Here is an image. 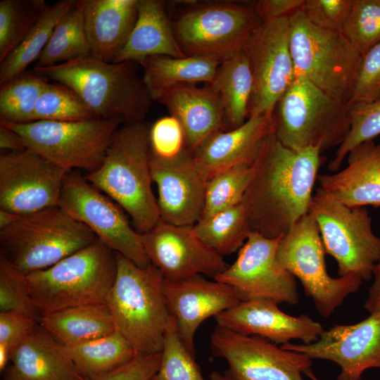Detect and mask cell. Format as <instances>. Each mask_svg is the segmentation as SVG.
Here are the masks:
<instances>
[{
  "label": "cell",
  "mask_w": 380,
  "mask_h": 380,
  "mask_svg": "<svg viewBox=\"0 0 380 380\" xmlns=\"http://www.w3.org/2000/svg\"><path fill=\"white\" fill-rule=\"evenodd\" d=\"M321 153L317 147L289 148L274 132L266 138L243 198L253 231L277 239L308 213Z\"/></svg>",
  "instance_id": "1"
},
{
  "label": "cell",
  "mask_w": 380,
  "mask_h": 380,
  "mask_svg": "<svg viewBox=\"0 0 380 380\" xmlns=\"http://www.w3.org/2000/svg\"><path fill=\"white\" fill-rule=\"evenodd\" d=\"M150 127L144 121L124 123L113 134L101 166L84 176L129 215L139 234L160 220L152 191Z\"/></svg>",
  "instance_id": "2"
},
{
  "label": "cell",
  "mask_w": 380,
  "mask_h": 380,
  "mask_svg": "<svg viewBox=\"0 0 380 380\" xmlns=\"http://www.w3.org/2000/svg\"><path fill=\"white\" fill-rule=\"evenodd\" d=\"M136 63H110L91 56L33 70L76 92L99 119L142 122L152 103Z\"/></svg>",
  "instance_id": "3"
},
{
  "label": "cell",
  "mask_w": 380,
  "mask_h": 380,
  "mask_svg": "<svg viewBox=\"0 0 380 380\" xmlns=\"http://www.w3.org/2000/svg\"><path fill=\"white\" fill-rule=\"evenodd\" d=\"M115 254L116 277L105 303L116 330L138 354L161 352L171 318L163 292L164 277L151 263L142 268Z\"/></svg>",
  "instance_id": "4"
},
{
  "label": "cell",
  "mask_w": 380,
  "mask_h": 380,
  "mask_svg": "<svg viewBox=\"0 0 380 380\" xmlns=\"http://www.w3.org/2000/svg\"><path fill=\"white\" fill-rule=\"evenodd\" d=\"M115 252L96 238L55 265L27 275L40 317L76 306L106 303L116 277Z\"/></svg>",
  "instance_id": "5"
},
{
  "label": "cell",
  "mask_w": 380,
  "mask_h": 380,
  "mask_svg": "<svg viewBox=\"0 0 380 380\" xmlns=\"http://www.w3.org/2000/svg\"><path fill=\"white\" fill-rule=\"evenodd\" d=\"M274 134L285 146L321 152L339 146L350 127V106L329 95L302 75H296L278 101Z\"/></svg>",
  "instance_id": "6"
},
{
  "label": "cell",
  "mask_w": 380,
  "mask_h": 380,
  "mask_svg": "<svg viewBox=\"0 0 380 380\" xmlns=\"http://www.w3.org/2000/svg\"><path fill=\"white\" fill-rule=\"evenodd\" d=\"M96 238L57 206L21 216L0 229V256L27 275L51 267Z\"/></svg>",
  "instance_id": "7"
},
{
  "label": "cell",
  "mask_w": 380,
  "mask_h": 380,
  "mask_svg": "<svg viewBox=\"0 0 380 380\" xmlns=\"http://www.w3.org/2000/svg\"><path fill=\"white\" fill-rule=\"evenodd\" d=\"M186 4L171 24L180 48L188 56L222 63L243 51L262 23L253 4L189 1Z\"/></svg>",
  "instance_id": "8"
},
{
  "label": "cell",
  "mask_w": 380,
  "mask_h": 380,
  "mask_svg": "<svg viewBox=\"0 0 380 380\" xmlns=\"http://www.w3.org/2000/svg\"><path fill=\"white\" fill-rule=\"evenodd\" d=\"M289 20L295 75H303L329 95L348 104L362 56L341 32L311 23L302 8Z\"/></svg>",
  "instance_id": "9"
},
{
  "label": "cell",
  "mask_w": 380,
  "mask_h": 380,
  "mask_svg": "<svg viewBox=\"0 0 380 380\" xmlns=\"http://www.w3.org/2000/svg\"><path fill=\"white\" fill-rule=\"evenodd\" d=\"M308 213L315 219L326 253L338 264V275L368 281L380 260V238L365 207H349L318 187Z\"/></svg>",
  "instance_id": "10"
},
{
  "label": "cell",
  "mask_w": 380,
  "mask_h": 380,
  "mask_svg": "<svg viewBox=\"0 0 380 380\" xmlns=\"http://www.w3.org/2000/svg\"><path fill=\"white\" fill-rule=\"evenodd\" d=\"M123 123L120 119L60 122L38 120L24 124L0 120L15 131L27 148L70 172H88L102 164L112 137Z\"/></svg>",
  "instance_id": "11"
},
{
  "label": "cell",
  "mask_w": 380,
  "mask_h": 380,
  "mask_svg": "<svg viewBox=\"0 0 380 380\" xmlns=\"http://www.w3.org/2000/svg\"><path fill=\"white\" fill-rule=\"evenodd\" d=\"M325 253L318 226L308 213L281 237L276 257L281 267L300 280L318 312L327 317L358 290L362 280L354 275L330 277Z\"/></svg>",
  "instance_id": "12"
},
{
  "label": "cell",
  "mask_w": 380,
  "mask_h": 380,
  "mask_svg": "<svg viewBox=\"0 0 380 380\" xmlns=\"http://www.w3.org/2000/svg\"><path fill=\"white\" fill-rule=\"evenodd\" d=\"M58 206L114 252L142 268L151 264L141 234L132 227L120 207L84 177L72 171L66 175Z\"/></svg>",
  "instance_id": "13"
},
{
  "label": "cell",
  "mask_w": 380,
  "mask_h": 380,
  "mask_svg": "<svg viewBox=\"0 0 380 380\" xmlns=\"http://www.w3.org/2000/svg\"><path fill=\"white\" fill-rule=\"evenodd\" d=\"M243 51L253 77L248 118L272 116L278 101L295 78L289 18L262 22Z\"/></svg>",
  "instance_id": "14"
},
{
  "label": "cell",
  "mask_w": 380,
  "mask_h": 380,
  "mask_svg": "<svg viewBox=\"0 0 380 380\" xmlns=\"http://www.w3.org/2000/svg\"><path fill=\"white\" fill-rule=\"evenodd\" d=\"M216 355L229 365L226 372L236 380H303L312 359L288 350L256 335H244L217 326L210 336Z\"/></svg>",
  "instance_id": "15"
},
{
  "label": "cell",
  "mask_w": 380,
  "mask_h": 380,
  "mask_svg": "<svg viewBox=\"0 0 380 380\" xmlns=\"http://www.w3.org/2000/svg\"><path fill=\"white\" fill-rule=\"evenodd\" d=\"M282 236L269 239L252 231L239 250L236 260L213 279L232 286L241 301L265 298L277 303L298 304L296 278L277 260Z\"/></svg>",
  "instance_id": "16"
},
{
  "label": "cell",
  "mask_w": 380,
  "mask_h": 380,
  "mask_svg": "<svg viewBox=\"0 0 380 380\" xmlns=\"http://www.w3.org/2000/svg\"><path fill=\"white\" fill-rule=\"evenodd\" d=\"M68 173L26 148L0 156V209L27 215L58 206Z\"/></svg>",
  "instance_id": "17"
},
{
  "label": "cell",
  "mask_w": 380,
  "mask_h": 380,
  "mask_svg": "<svg viewBox=\"0 0 380 380\" xmlns=\"http://www.w3.org/2000/svg\"><path fill=\"white\" fill-rule=\"evenodd\" d=\"M141 236L150 262L167 279L196 274L214 278L229 265L196 236L193 226L171 224L160 219Z\"/></svg>",
  "instance_id": "18"
},
{
  "label": "cell",
  "mask_w": 380,
  "mask_h": 380,
  "mask_svg": "<svg viewBox=\"0 0 380 380\" xmlns=\"http://www.w3.org/2000/svg\"><path fill=\"white\" fill-rule=\"evenodd\" d=\"M281 347L304 353L312 359L336 363L341 372L336 380H362L369 368H380V311L349 325H334L310 344L286 343Z\"/></svg>",
  "instance_id": "19"
},
{
  "label": "cell",
  "mask_w": 380,
  "mask_h": 380,
  "mask_svg": "<svg viewBox=\"0 0 380 380\" xmlns=\"http://www.w3.org/2000/svg\"><path fill=\"white\" fill-rule=\"evenodd\" d=\"M153 182L158 188L160 219L178 226H194L201 217L207 180L198 168L192 153L165 160L150 154Z\"/></svg>",
  "instance_id": "20"
},
{
  "label": "cell",
  "mask_w": 380,
  "mask_h": 380,
  "mask_svg": "<svg viewBox=\"0 0 380 380\" xmlns=\"http://www.w3.org/2000/svg\"><path fill=\"white\" fill-rule=\"evenodd\" d=\"M163 292L180 339L194 356V337L201 323L241 302L232 286L208 281L201 274L175 280L164 278Z\"/></svg>",
  "instance_id": "21"
},
{
  "label": "cell",
  "mask_w": 380,
  "mask_h": 380,
  "mask_svg": "<svg viewBox=\"0 0 380 380\" xmlns=\"http://www.w3.org/2000/svg\"><path fill=\"white\" fill-rule=\"evenodd\" d=\"M217 326L244 335H256L275 344L299 339L304 344L317 341L324 331L320 323L306 315H289L271 299L241 301L215 317Z\"/></svg>",
  "instance_id": "22"
},
{
  "label": "cell",
  "mask_w": 380,
  "mask_h": 380,
  "mask_svg": "<svg viewBox=\"0 0 380 380\" xmlns=\"http://www.w3.org/2000/svg\"><path fill=\"white\" fill-rule=\"evenodd\" d=\"M274 127V115L249 118L238 127L209 137L192 152L194 160L206 180L229 167L253 163Z\"/></svg>",
  "instance_id": "23"
},
{
  "label": "cell",
  "mask_w": 380,
  "mask_h": 380,
  "mask_svg": "<svg viewBox=\"0 0 380 380\" xmlns=\"http://www.w3.org/2000/svg\"><path fill=\"white\" fill-rule=\"evenodd\" d=\"M180 122L186 148L194 152L212 135L228 127L222 101L209 87L179 84L165 91L157 101Z\"/></svg>",
  "instance_id": "24"
},
{
  "label": "cell",
  "mask_w": 380,
  "mask_h": 380,
  "mask_svg": "<svg viewBox=\"0 0 380 380\" xmlns=\"http://www.w3.org/2000/svg\"><path fill=\"white\" fill-rule=\"evenodd\" d=\"M4 380H84L64 347L39 322L13 352Z\"/></svg>",
  "instance_id": "25"
},
{
  "label": "cell",
  "mask_w": 380,
  "mask_h": 380,
  "mask_svg": "<svg viewBox=\"0 0 380 380\" xmlns=\"http://www.w3.org/2000/svg\"><path fill=\"white\" fill-rule=\"evenodd\" d=\"M341 171L317 176L319 187L345 205L380 206V144L362 143L347 156Z\"/></svg>",
  "instance_id": "26"
},
{
  "label": "cell",
  "mask_w": 380,
  "mask_h": 380,
  "mask_svg": "<svg viewBox=\"0 0 380 380\" xmlns=\"http://www.w3.org/2000/svg\"><path fill=\"white\" fill-rule=\"evenodd\" d=\"M138 0H80L91 56L114 63L137 18Z\"/></svg>",
  "instance_id": "27"
},
{
  "label": "cell",
  "mask_w": 380,
  "mask_h": 380,
  "mask_svg": "<svg viewBox=\"0 0 380 380\" xmlns=\"http://www.w3.org/2000/svg\"><path fill=\"white\" fill-rule=\"evenodd\" d=\"M165 5L161 0H138L135 25L114 63L140 64L153 56H187L175 38Z\"/></svg>",
  "instance_id": "28"
},
{
  "label": "cell",
  "mask_w": 380,
  "mask_h": 380,
  "mask_svg": "<svg viewBox=\"0 0 380 380\" xmlns=\"http://www.w3.org/2000/svg\"><path fill=\"white\" fill-rule=\"evenodd\" d=\"M39 324L64 347L80 345L116 330L105 303L76 306L42 315Z\"/></svg>",
  "instance_id": "29"
},
{
  "label": "cell",
  "mask_w": 380,
  "mask_h": 380,
  "mask_svg": "<svg viewBox=\"0 0 380 380\" xmlns=\"http://www.w3.org/2000/svg\"><path fill=\"white\" fill-rule=\"evenodd\" d=\"M220 63L203 57H150L140 65L142 80L152 101H158L167 89L179 84H210Z\"/></svg>",
  "instance_id": "30"
},
{
  "label": "cell",
  "mask_w": 380,
  "mask_h": 380,
  "mask_svg": "<svg viewBox=\"0 0 380 380\" xmlns=\"http://www.w3.org/2000/svg\"><path fill=\"white\" fill-rule=\"evenodd\" d=\"M209 87L222 101L229 129L238 127L248 120L253 77L243 50L220 64Z\"/></svg>",
  "instance_id": "31"
},
{
  "label": "cell",
  "mask_w": 380,
  "mask_h": 380,
  "mask_svg": "<svg viewBox=\"0 0 380 380\" xmlns=\"http://www.w3.org/2000/svg\"><path fill=\"white\" fill-rule=\"evenodd\" d=\"M64 347V346H63ZM84 380H94L119 368L138 353L117 330L101 338L64 347Z\"/></svg>",
  "instance_id": "32"
},
{
  "label": "cell",
  "mask_w": 380,
  "mask_h": 380,
  "mask_svg": "<svg viewBox=\"0 0 380 380\" xmlns=\"http://www.w3.org/2000/svg\"><path fill=\"white\" fill-rule=\"evenodd\" d=\"M196 236L220 255L239 250L253 231L247 208L239 203L200 219L194 226Z\"/></svg>",
  "instance_id": "33"
},
{
  "label": "cell",
  "mask_w": 380,
  "mask_h": 380,
  "mask_svg": "<svg viewBox=\"0 0 380 380\" xmlns=\"http://www.w3.org/2000/svg\"><path fill=\"white\" fill-rule=\"evenodd\" d=\"M91 56L80 0L61 18L36 62L35 67H49Z\"/></svg>",
  "instance_id": "34"
},
{
  "label": "cell",
  "mask_w": 380,
  "mask_h": 380,
  "mask_svg": "<svg viewBox=\"0 0 380 380\" xmlns=\"http://www.w3.org/2000/svg\"><path fill=\"white\" fill-rule=\"evenodd\" d=\"M76 2L61 0L50 6L23 42L0 62V85L23 72L29 65L37 61L56 25Z\"/></svg>",
  "instance_id": "35"
},
{
  "label": "cell",
  "mask_w": 380,
  "mask_h": 380,
  "mask_svg": "<svg viewBox=\"0 0 380 380\" xmlns=\"http://www.w3.org/2000/svg\"><path fill=\"white\" fill-rule=\"evenodd\" d=\"M48 82L34 70H25L0 85V120L33 122L37 101Z\"/></svg>",
  "instance_id": "36"
},
{
  "label": "cell",
  "mask_w": 380,
  "mask_h": 380,
  "mask_svg": "<svg viewBox=\"0 0 380 380\" xmlns=\"http://www.w3.org/2000/svg\"><path fill=\"white\" fill-rule=\"evenodd\" d=\"M49 7L44 0L0 1V62L23 42Z\"/></svg>",
  "instance_id": "37"
},
{
  "label": "cell",
  "mask_w": 380,
  "mask_h": 380,
  "mask_svg": "<svg viewBox=\"0 0 380 380\" xmlns=\"http://www.w3.org/2000/svg\"><path fill=\"white\" fill-rule=\"evenodd\" d=\"M253 172V163H243L226 168L208 179L201 219L241 202Z\"/></svg>",
  "instance_id": "38"
},
{
  "label": "cell",
  "mask_w": 380,
  "mask_h": 380,
  "mask_svg": "<svg viewBox=\"0 0 380 380\" xmlns=\"http://www.w3.org/2000/svg\"><path fill=\"white\" fill-rule=\"evenodd\" d=\"M99 119L72 89L58 82L46 84L34 112L33 121H84Z\"/></svg>",
  "instance_id": "39"
},
{
  "label": "cell",
  "mask_w": 380,
  "mask_h": 380,
  "mask_svg": "<svg viewBox=\"0 0 380 380\" xmlns=\"http://www.w3.org/2000/svg\"><path fill=\"white\" fill-rule=\"evenodd\" d=\"M150 380H204L195 356L180 339L172 316L164 335L159 369Z\"/></svg>",
  "instance_id": "40"
},
{
  "label": "cell",
  "mask_w": 380,
  "mask_h": 380,
  "mask_svg": "<svg viewBox=\"0 0 380 380\" xmlns=\"http://www.w3.org/2000/svg\"><path fill=\"white\" fill-rule=\"evenodd\" d=\"M341 33L362 56L380 42V0H352Z\"/></svg>",
  "instance_id": "41"
},
{
  "label": "cell",
  "mask_w": 380,
  "mask_h": 380,
  "mask_svg": "<svg viewBox=\"0 0 380 380\" xmlns=\"http://www.w3.org/2000/svg\"><path fill=\"white\" fill-rule=\"evenodd\" d=\"M350 115L349 132L328 165L331 172L339 170L353 148L380 135V98L368 103L350 105Z\"/></svg>",
  "instance_id": "42"
},
{
  "label": "cell",
  "mask_w": 380,
  "mask_h": 380,
  "mask_svg": "<svg viewBox=\"0 0 380 380\" xmlns=\"http://www.w3.org/2000/svg\"><path fill=\"white\" fill-rule=\"evenodd\" d=\"M15 312L39 322V314L29 292L27 275L0 256V312Z\"/></svg>",
  "instance_id": "43"
},
{
  "label": "cell",
  "mask_w": 380,
  "mask_h": 380,
  "mask_svg": "<svg viewBox=\"0 0 380 380\" xmlns=\"http://www.w3.org/2000/svg\"><path fill=\"white\" fill-rule=\"evenodd\" d=\"M150 154L160 159H172L186 150L184 129L172 115L156 120L149 129Z\"/></svg>",
  "instance_id": "44"
},
{
  "label": "cell",
  "mask_w": 380,
  "mask_h": 380,
  "mask_svg": "<svg viewBox=\"0 0 380 380\" xmlns=\"http://www.w3.org/2000/svg\"><path fill=\"white\" fill-rule=\"evenodd\" d=\"M380 98V42L362 57L348 105L368 103Z\"/></svg>",
  "instance_id": "45"
},
{
  "label": "cell",
  "mask_w": 380,
  "mask_h": 380,
  "mask_svg": "<svg viewBox=\"0 0 380 380\" xmlns=\"http://www.w3.org/2000/svg\"><path fill=\"white\" fill-rule=\"evenodd\" d=\"M39 322L15 312H0V370L4 371L14 350Z\"/></svg>",
  "instance_id": "46"
},
{
  "label": "cell",
  "mask_w": 380,
  "mask_h": 380,
  "mask_svg": "<svg viewBox=\"0 0 380 380\" xmlns=\"http://www.w3.org/2000/svg\"><path fill=\"white\" fill-rule=\"evenodd\" d=\"M352 0H305L302 10L308 20L323 30L341 32Z\"/></svg>",
  "instance_id": "47"
},
{
  "label": "cell",
  "mask_w": 380,
  "mask_h": 380,
  "mask_svg": "<svg viewBox=\"0 0 380 380\" xmlns=\"http://www.w3.org/2000/svg\"><path fill=\"white\" fill-rule=\"evenodd\" d=\"M162 351L137 354L113 372L94 380H150L159 369Z\"/></svg>",
  "instance_id": "48"
},
{
  "label": "cell",
  "mask_w": 380,
  "mask_h": 380,
  "mask_svg": "<svg viewBox=\"0 0 380 380\" xmlns=\"http://www.w3.org/2000/svg\"><path fill=\"white\" fill-rule=\"evenodd\" d=\"M305 0H261L253 6L262 22L289 18L303 6Z\"/></svg>",
  "instance_id": "49"
},
{
  "label": "cell",
  "mask_w": 380,
  "mask_h": 380,
  "mask_svg": "<svg viewBox=\"0 0 380 380\" xmlns=\"http://www.w3.org/2000/svg\"><path fill=\"white\" fill-rule=\"evenodd\" d=\"M0 148L6 152H18L27 148L21 137L15 131L0 124Z\"/></svg>",
  "instance_id": "50"
},
{
  "label": "cell",
  "mask_w": 380,
  "mask_h": 380,
  "mask_svg": "<svg viewBox=\"0 0 380 380\" xmlns=\"http://www.w3.org/2000/svg\"><path fill=\"white\" fill-rule=\"evenodd\" d=\"M373 275L374 282L369 290V296L364 307L370 313L380 311V260L375 265Z\"/></svg>",
  "instance_id": "51"
},
{
  "label": "cell",
  "mask_w": 380,
  "mask_h": 380,
  "mask_svg": "<svg viewBox=\"0 0 380 380\" xmlns=\"http://www.w3.org/2000/svg\"><path fill=\"white\" fill-rule=\"evenodd\" d=\"M21 216L16 213L0 209V229L13 224Z\"/></svg>",
  "instance_id": "52"
},
{
  "label": "cell",
  "mask_w": 380,
  "mask_h": 380,
  "mask_svg": "<svg viewBox=\"0 0 380 380\" xmlns=\"http://www.w3.org/2000/svg\"><path fill=\"white\" fill-rule=\"evenodd\" d=\"M210 380H236L228 373L222 374L217 371L213 372L210 375Z\"/></svg>",
  "instance_id": "53"
},
{
  "label": "cell",
  "mask_w": 380,
  "mask_h": 380,
  "mask_svg": "<svg viewBox=\"0 0 380 380\" xmlns=\"http://www.w3.org/2000/svg\"><path fill=\"white\" fill-rule=\"evenodd\" d=\"M308 376H309L312 380H319L312 373V370L307 372L305 374Z\"/></svg>",
  "instance_id": "54"
}]
</instances>
